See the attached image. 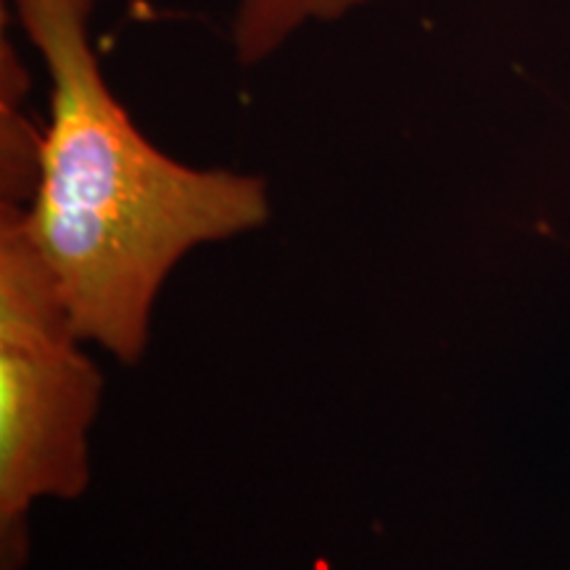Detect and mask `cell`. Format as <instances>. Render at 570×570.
Returning <instances> with one entry per match:
<instances>
[{"mask_svg": "<svg viewBox=\"0 0 570 570\" xmlns=\"http://www.w3.org/2000/svg\"><path fill=\"white\" fill-rule=\"evenodd\" d=\"M46 63L51 119L21 225L82 341L138 362L151 309L185 254L269 217L262 177L196 169L146 140L90 42L92 0H11Z\"/></svg>", "mask_w": 570, "mask_h": 570, "instance_id": "obj_1", "label": "cell"}, {"mask_svg": "<svg viewBox=\"0 0 570 570\" xmlns=\"http://www.w3.org/2000/svg\"><path fill=\"white\" fill-rule=\"evenodd\" d=\"M80 344L21 206L0 204V570L27 562L35 502L75 499L88 487L101 373Z\"/></svg>", "mask_w": 570, "mask_h": 570, "instance_id": "obj_2", "label": "cell"}, {"mask_svg": "<svg viewBox=\"0 0 570 570\" xmlns=\"http://www.w3.org/2000/svg\"><path fill=\"white\" fill-rule=\"evenodd\" d=\"M375 0H238L233 42L246 67L265 61L312 21H336Z\"/></svg>", "mask_w": 570, "mask_h": 570, "instance_id": "obj_3", "label": "cell"}]
</instances>
